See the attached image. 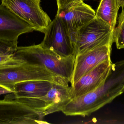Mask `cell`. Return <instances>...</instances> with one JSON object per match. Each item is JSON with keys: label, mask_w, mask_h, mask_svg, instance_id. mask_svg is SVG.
<instances>
[{"label": "cell", "mask_w": 124, "mask_h": 124, "mask_svg": "<svg viewBox=\"0 0 124 124\" xmlns=\"http://www.w3.org/2000/svg\"><path fill=\"white\" fill-rule=\"evenodd\" d=\"M119 1L121 5V7L122 8L124 7V0H119Z\"/></svg>", "instance_id": "obj_19"}, {"label": "cell", "mask_w": 124, "mask_h": 124, "mask_svg": "<svg viewBox=\"0 0 124 124\" xmlns=\"http://www.w3.org/2000/svg\"><path fill=\"white\" fill-rule=\"evenodd\" d=\"M112 45L106 44L77 55L75 57L71 86L98 65L110 60Z\"/></svg>", "instance_id": "obj_8"}, {"label": "cell", "mask_w": 124, "mask_h": 124, "mask_svg": "<svg viewBox=\"0 0 124 124\" xmlns=\"http://www.w3.org/2000/svg\"><path fill=\"white\" fill-rule=\"evenodd\" d=\"M44 33V39L40 43L43 47L62 57H76V50L73 41L65 25L57 15Z\"/></svg>", "instance_id": "obj_6"}, {"label": "cell", "mask_w": 124, "mask_h": 124, "mask_svg": "<svg viewBox=\"0 0 124 124\" xmlns=\"http://www.w3.org/2000/svg\"><path fill=\"white\" fill-rule=\"evenodd\" d=\"M82 1L83 0H57V11H60L75 4Z\"/></svg>", "instance_id": "obj_16"}, {"label": "cell", "mask_w": 124, "mask_h": 124, "mask_svg": "<svg viewBox=\"0 0 124 124\" xmlns=\"http://www.w3.org/2000/svg\"><path fill=\"white\" fill-rule=\"evenodd\" d=\"M120 7L119 0H101L95 12L96 17L108 23L114 30Z\"/></svg>", "instance_id": "obj_13"}, {"label": "cell", "mask_w": 124, "mask_h": 124, "mask_svg": "<svg viewBox=\"0 0 124 124\" xmlns=\"http://www.w3.org/2000/svg\"><path fill=\"white\" fill-rule=\"evenodd\" d=\"M13 93L12 91L8 90L7 89L0 87V95L4 94H9Z\"/></svg>", "instance_id": "obj_18"}, {"label": "cell", "mask_w": 124, "mask_h": 124, "mask_svg": "<svg viewBox=\"0 0 124 124\" xmlns=\"http://www.w3.org/2000/svg\"><path fill=\"white\" fill-rule=\"evenodd\" d=\"M40 111L14 99L5 97L0 100V124H48Z\"/></svg>", "instance_id": "obj_5"}, {"label": "cell", "mask_w": 124, "mask_h": 124, "mask_svg": "<svg viewBox=\"0 0 124 124\" xmlns=\"http://www.w3.org/2000/svg\"><path fill=\"white\" fill-rule=\"evenodd\" d=\"M54 83L42 80L27 81L16 84L14 92L6 96L11 99L35 98L45 96L52 88Z\"/></svg>", "instance_id": "obj_12"}, {"label": "cell", "mask_w": 124, "mask_h": 124, "mask_svg": "<svg viewBox=\"0 0 124 124\" xmlns=\"http://www.w3.org/2000/svg\"><path fill=\"white\" fill-rule=\"evenodd\" d=\"M113 38L117 49H124V7L119 15L118 25L113 31Z\"/></svg>", "instance_id": "obj_14"}, {"label": "cell", "mask_w": 124, "mask_h": 124, "mask_svg": "<svg viewBox=\"0 0 124 124\" xmlns=\"http://www.w3.org/2000/svg\"><path fill=\"white\" fill-rule=\"evenodd\" d=\"M46 104L44 116L62 111L63 108L72 99L71 86L53 83L45 96L41 97Z\"/></svg>", "instance_id": "obj_11"}, {"label": "cell", "mask_w": 124, "mask_h": 124, "mask_svg": "<svg viewBox=\"0 0 124 124\" xmlns=\"http://www.w3.org/2000/svg\"><path fill=\"white\" fill-rule=\"evenodd\" d=\"M56 14L65 25L74 45L78 30L96 17L94 10L83 1L57 11Z\"/></svg>", "instance_id": "obj_7"}, {"label": "cell", "mask_w": 124, "mask_h": 124, "mask_svg": "<svg viewBox=\"0 0 124 124\" xmlns=\"http://www.w3.org/2000/svg\"><path fill=\"white\" fill-rule=\"evenodd\" d=\"M113 31L108 23L95 17L77 31L74 42L76 56L101 46L112 45Z\"/></svg>", "instance_id": "obj_3"}, {"label": "cell", "mask_w": 124, "mask_h": 124, "mask_svg": "<svg viewBox=\"0 0 124 124\" xmlns=\"http://www.w3.org/2000/svg\"></svg>", "instance_id": "obj_20"}, {"label": "cell", "mask_w": 124, "mask_h": 124, "mask_svg": "<svg viewBox=\"0 0 124 124\" xmlns=\"http://www.w3.org/2000/svg\"><path fill=\"white\" fill-rule=\"evenodd\" d=\"M42 80L69 86V82L39 65H33L12 57L0 64V87L14 92L15 85L27 81Z\"/></svg>", "instance_id": "obj_1"}, {"label": "cell", "mask_w": 124, "mask_h": 124, "mask_svg": "<svg viewBox=\"0 0 124 124\" xmlns=\"http://www.w3.org/2000/svg\"></svg>", "instance_id": "obj_21"}, {"label": "cell", "mask_w": 124, "mask_h": 124, "mask_svg": "<svg viewBox=\"0 0 124 124\" xmlns=\"http://www.w3.org/2000/svg\"><path fill=\"white\" fill-rule=\"evenodd\" d=\"M17 42L0 39V55H12L17 49Z\"/></svg>", "instance_id": "obj_15"}, {"label": "cell", "mask_w": 124, "mask_h": 124, "mask_svg": "<svg viewBox=\"0 0 124 124\" xmlns=\"http://www.w3.org/2000/svg\"><path fill=\"white\" fill-rule=\"evenodd\" d=\"M1 4L31 25L35 31L44 33L52 20L41 7L40 0H1Z\"/></svg>", "instance_id": "obj_4"}, {"label": "cell", "mask_w": 124, "mask_h": 124, "mask_svg": "<svg viewBox=\"0 0 124 124\" xmlns=\"http://www.w3.org/2000/svg\"><path fill=\"white\" fill-rule=\"evenodd\" d=\"M12 57L30 64L44 66L70 83L74 68L75 57H62L43 47L40 44L29 46L17 47Z\"/></svg>", "instance_id": "obj_2"}, {"label": "cell", "mask_w": 124, "mask_h": 124, "mask_svg": "<svg viewBox=\"0 0 124 124\" xmlns=\"http://www.w3.org/2000/svg\"><path fill=\"white\" fill-rule=\"evenodd\" d=\"M35 31L31 25L19 17L6 6L0 5V39L17 42L19 36Z\"/></svg>", "instance_id": "obj_9"}, {"label": "cell", "mask_w": 124, "mask_h": 124, "mask_svg": "<svg viewBox=\"0 0 124 124\" xmlns=\"http://www.w3.org/2000/svg\"><path fill=\"white\" fill-rule=\"evenodd\" d=\"M13 55H0V64L9 59L12 57Z\"/></svg>", "instance_id": "obj_17"}, {"label": "cell", "mask_w": 124, "mask_h": 124, "mask_svg": "<svg viewBox=\"0 0 124 124\" xmlns=\"http://www.w3.org/2000/svg\"><path fill=\"white\" fill-rule=\"evenodd\" d=\"M111 60H108L98 65L81 77L71 86L72 99L92 91L101 86L110 71Z\"/></svg>", "instance_id": "obj_10"}]
</instances>
